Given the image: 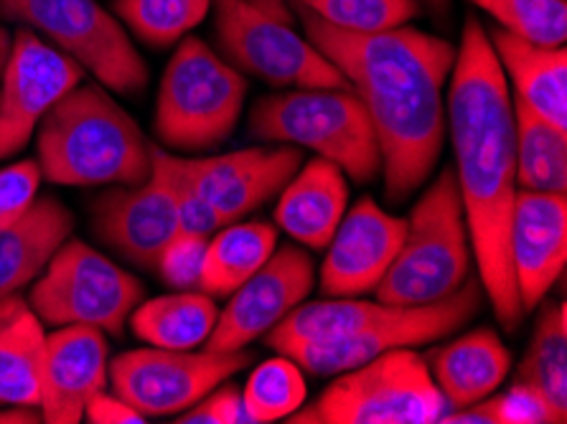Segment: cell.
Returning <instances> with one entry per match:
<instances>
[{"label":"cell","instance_id":"obj_1","mask_svg":"<svg viewBox=\"0 0 567 424\" xmlns=\"http://www.w3.org/2000/svg\"><path fill=\"white\" fill-rule=\"evenodd\" d=\"M449 86L451 143L463 216L484 296L504 331L522 325L524 310L509 255V221L517 198L512 90L488 31L476 15L463 23Z\"/></svg>","mask_w":567,"mask_h":424},{"label":"cell","instance_id":"obj_2","mask_svg":"<svg viewBox=\"0 0 567 424\" xmlns=\"http://www.w3.org/2000/svg\"><path fill=\"white\" fill-rule=\"evenodd\" d=\"M300 23L313 46L347 76L372 120L382 153L384 192L402 204L431 178L445 141L443 90L455 46L410 23L377 33L333 29L313 13Z\"/></svg>","mask_w":567,"mask_h":424},{"label":"cell","instance_id":"obj_3","mask_svg":"<svg viewBox=\"0 0 567 424\" xmlns=\"http://www.w3.org/2000/svg\"><path fill=\"white\" fill-rule=\"evenodd\" d=\"M41 176L56 186H137L153 143L100 84H76L37 127Z\"/></svg>","mask_w":567,"mask_h":424},{"label":"cell","instance_id":"obj_4","mask_svg":"<svg viewBox=\"0 0 567 424\" xmlns=\"http://www.w3.org/2000/svg\"><path fill=\"white\" fill-rule=\"evenodd\" d=\"M250 135L313 151L357 184H372L382 173L372 120L351 86H293L268 94L250 110Z\"/></svg>","mask_w":567,"mask_h":424},{"label":"cell","instance_id":"obj_5","mask_svg":"<svg viewBox=\"0 0 567 424\" xmlns=\"http://www.w3.org/2000/svg\"><path fill=\"white\" fill-rule=\"evenodd\" d=\"M466 216L453 168H443L412 206L400 252L377 285L374 296L384 306H427L453 296L471 277Z\"/></svg>","mask_w":567,"mask_h":424},{"label":"cell","instance_id":"obj_6","mask_svg":"<svg viewBox=\"0 0 567 424\" xmlns=\"http://www.w3.org/2000/svg\"><path fill=\"white\" fill-rule=\"evenodd\" d=\"M247 97V80L209 43L184 37L161 76L156 135L168 148L206 153L235 133Z\"/></svg>","mask_w":567,"mask_h":424},{"label":"cell","instance_id":"obj_7","mask_svg":"<svg viewBox=\"0 0 567 424\" xmlns=\"http://www.w3.org/2000/svg\"><path fill=\"white\" fill-rule=\"evenodd\" d=\"M449 412L427 369L412 349L382 353L341 371L333 382L288 417L290 424H427Z\"/></svg>","mask_w":567,"mask_h":424},{"label":"cell","instance_id":"obj_8","mask_svg":"<svg viewBox=\"0 0 567 424\" xmlns=\"http://www.w3.org/2000/svg\"><path fill=\"white\" fill-rule=\"evenodd\" d=\"M214 31L237 72L282 90L349 82L293 23L286 0H214Z\"/></svg>","mask_w":567,"mask_h":424},{"label":"cell","instance_id":"obj_9","mask_svg":"<svg viewBox=\"0 0 567 424\" xmlns=\"http://www.w3.org/2000/svg\"><path fill=\"white\" fill-rule=\"evenodd\" d=\"M143 296L137 277L69 237L33 282L29 306L47 325H94L120 335Z\"/></svg>","mask_w":567,"mask_h":424},{"label":"cell","instance_id":"obj_10","mask_svg":"<svg viewBox=\"0 0 567 424\" xmlns=\"http://www.w3.org/2000/svg\"><path fill=\"white\" fill-rule=\"evenodd\" d=\"M0 15L44 33L107 90L137 97L148 84V64L97 0H0Z\"/></svg>","mask_w":567,"mask_h":424},{"label":"cell","instance_id":"obj_11","mask_svg":"<svg viewBox=\"0 0 567 424\" xmlns=\"http://www.w3.org/2000/svg\"><path fill=\"white\" fill-rule=\"evenodd\" d=\"M484 298L486 296L478 275H471L453 296L427 302V306L398 308V313L367 328L362 333L351 335V339L333 343H293L278 353L293 359L303 369V374L331 379L341 371L362 366V363L382 356V353L415 349V345L433 343L461 331L478 313Z\"/></svg>","mask_w":567,"mask_h":424},{"label":"cell","instance_id":"obj_12","mask_svg":"<svg viewBox=\"0 0 567 424\" xmlns=\"http://www.w3.org/2000/svg\"><path fill=\"white\" fill-rule=\"evenodd\" d=\"M250 353H194L168 349H137L110 363L115 394L143 417H168L194 406L214 386L250 366Z\"/></svg>","mask_w":567,"mask_h":424},{"label":"cell","instance_id":"obj_13","mask_svg":"<svg viewBox=\"0 0 567 424\" xmlns=\"http://www.w3.org/2000/svg\"><path fill=\"white\" fill-rule=\"evenodd\" d=\"M84 69L23 25L11 41L0 80V161L29 145L47 112L82 82Z\"/></svg>","mask_w":567,"mask_h":424},{"label":"cell","instance_id":"obj_14","mask_svg":"<svg viewBox=\"0 0 567 424\" xmlns=\"http://www.w3.org/2000/svg\"><path fill=\"white\" fill-rule=\"evenodd\" d=\"M316 282L311 255L296 245L275 247L260 270L231 292L227 308L217 318V325L206 351L227 353L245 351L252 341L268 335L275 325L308 300Z\"/></svg>","mask_w":567,"mask_h":424},{"label":"cell","instance_id":"obj_15","mask_svg":"<svg viewBox=\"0 0 567 424\" xmlns=\"http://www.w3.org/2000/svg\"><path fill=\"white\" fill-rule=\"evenodd\" d=\"M408 219L384 211L374 198L347 209L321 265L323 298H362L374 292L405 239Z\"/></svg>","mask_w":567,"mask_h":424},{"label":"cell","instance_id":"obj_16","mask_svg":"<svg viewBox=\"0 0 567 424\" xmlns=\"http://www.w3.org/2000/svg\"><path fill=\"white\" fill-rule=\"evenodd\" d=\"M196 188L217 211L221 227L260 209L282 192L303 163L298 145H257L206 158H184Z\"/></svg>","mask_w":567,"mask_h":424},{"label":"cell","instance_id":"obj_17","mask_svg":"<svg viewBox=\"0 0 567 424\" xmlns=\"http://www.w3.org/2000/svg\"><path fill=\"white\" fill-rule=\"evenodd\" d=\"M509 255L524 313L537 310L567 262L565 194L517 192L509 221Z\"/></svg>","mask_w":567,"mask_h":424},{"label":"cell","instance_id":"obj_18","mask_svg":"<svg viewBox=\"0 0 567 424\" xmlns=\"http://www.w3.org/2000/svg\"><path fill=\"white\" fill-rule=\"evenodd\" d=\"M97 237L143 270H156L168 241L182 234L174 201L156 176L137 186H113L92 204Z\"/></svg>","mask_w":567,"mask_h":424},{"label":"cell","instance_id":"obj_19","mask_svg":"<svg viewBox=\"0 0 567 424\" xmlns=\"http://www.w3.org/2000/svg\"><path fill=\"white\" fill-rule=\"evenodd\" d=\"M110 382V343L94 325H59L47 335L44 389L39 410L47 424H76L84 406Z\"/></svg>","mask_w":567,"mask_h":424},{"label":"cell","instance_id":"obj_20","mask_svg":"<svg viewBox=\"0 0 567 424\" xmlns=\"http://www.w3.org/2000/svg\"><path fill=\"white\" fill-rule=\"evenodd\" d=\"M349 209V180L337 163L313 158L300 163L293 178L282 186L275 206V221L308 249H326Z\"/></svg>","mask_w":567,"mask_h":424},{"label":"cell","instance_id":"obj_21","mask_svg":"<svg viewBox=\"0 0 567 424\" xmlns=\"http://www.w3.org/2000/svg\"><path fill=\"white\" fill-rule=\"evenodd\" d=\"M425 361L449 412L486 400L512 371V351L492 328L463 333L435 349Z\"/></svg>","mask_w":567,"mask_h":424},{"label":"cell","instance_id":"obj_22","mask_svg":"<svg viewBox=\"0 0 567 424\" xmlns=\"http://www.w3.org/2000/svg\"><path fill=\"white\" fill-rule=\"evenodd\" d=\"M514 100L549 123L567 130V51L563 46L524 41L496 25L488 33Z\"/></svg>","mask_w":567,"mask_h":424},{"label":"cell","instance_id":"obj_23","mask_svg":"<svg viewBox=\"0 0 567 424\" xmlns=\"http://www.w3.org/2000/svg\"><path fill=\"white\" fill-rule=\"evenodd\" d=\"M72 231V211L51 196L37 198L21 219L0 229V298L37 280Z\"/></svg>","mask_w":567,"mask_h":424},{"label":"cell","instance_id":"obj_24","mask_svg":"<svg viewBox=\"0 0 567 424\" xmlns=\"http://www.w3.org/2000/svg\"><path fill=\"white\" fill-rule=\"evenodd\" d=\"M47 333L29 300L0 298V404L39 406Z\"/></svg>","mask_w":567,"mask_h":424},{"label":"cell","instance_id":"obj_25","mask_svg":"<svg viewBox=\"0 0 567 424\" xmlns=\"http://www.w3.org/2000/svg\"><path fill=\"white\" fill-rule=\"evenodd\" d=\"M219 310L212 296L202 290H176L171 296L141 300L131 313V328L137 339L168 351H194L206 343Z\"/></svg>","mask_w":567,"mask_h":424},{"label":"cell","instance_id":"obj_26","mask_svg":"<svg viewBox=\"0 0 567 424\" xmlns=\"http://www.w3.org/2000/svg\"><path fill=\"white\" fill-rule=\"evenodd\" d=\"M278 231L262 221H231L206 241L199 290L212 298H229L247 277L268 262Z\"/></svg>","mask_w":567,"mask_h":424},{"label":"cell","instance_id":"obj_27","mask_svg":"<svg viewBox=\"0 0 567 424\" xmlns=\"http://www.w3.org/2000/svg\"><path fill=\"white\" fill-rule=\"evenodd\" d=\"M517 188L539 194L567 192V130L512 97Z\"/></svg>","mask_w":567,"mask_h":424},{"label":"cell","instance_id":"obj_28","mask_svg":"<svg viewBox=\"0 0 567 424\" xmlns=\"http://www.w3.org/2000/svg\"><path fill=\"white\" fill-rule=\"evenodd\" d=\"M535 333L514 371V384L532 386L567 417V306L543 300Z\"/></svg>","mask_w":567,"mask_h":424},{"label":"cell","instance_id":"obj_29","mask_svg":"<svg viewBox=\"0 0 567 424\" xmlns=\"http://www.w3.org/2000/svg\"><path fill=\"white\" fill-rule=\"evenodd\" d=\"M243 402L250 424H270L293 417L308 402L303 369L282 353L278 359L262 361L247 379Z\"/></svg>","mask_w":567,"mask_h":424},{"label":"cell","instance_id":"obj_30","mask_svg":"<svg viewBox=\"0 0 567 424\" xmlns=\"http://www.w3.org/2000/svg\"><path fill=\"white\" fill-rule=\"evenodd\" d=\"M212 0H115V13L137 39L153 49H168L196 29Z\"/></svg>","mask_w":567,"mask_h":424},{"label":"cell","instance_id":"obj_31","mask_svg":"<svg viewBox=\"0 0 567 424\" xmlns=\"http://www.w3.org/2000/svg\"><path fill=\"white\" fill-rule=\"evenodd\" d=\"M333 29L351 33H377L398 29L423 11L420 0H293Z\"/></svg>","mask_w":567,"mask_h":424},{"label":"cell","instance_id":"obj_32","mask_svg":"<svg viewBox=\"0 0 567 424\" xmlns=\"http://www.w3.org/2000/svg\"><path fill=\"white\" fill-rule=\"evenodd\" d=\"M492 15L499 29L524 41L563 46L567 39L565 0H468Z\"/></svg>","mask_w":567,"mask_h":424},{"label":"cell","instance_id":"obj_33","mask_svg":"<svg viewBox=\"0 0 567 424\" xmlns=\"http://www.w3.org/2000/svg\"><path fill=\"white\" fill-rule=\"evenodd\" d=\"M441 422L451 424H565L567 417L555 410L543 394L532 386L514 384L502 394H488L486 400L466 410L445 412Z\"/></svg>","mask_w":567,"mask_h":424},{"label":"cell","instance_id":"obj_34","mask_svg":"<svg viewBox=\"0 0 567 424\" xmlns=\"http://www.w3.org/2000/svg\"><path fill=\"white\" fill-rule=\"evenodd\" d=\"M151 176H156L163 184V188L168 192L178 216V229L184 234L212 237L214 231L221 229L217 211L212 209L209 201H206L199 188H196L184 158H178V155H168L166 151H161L153 145Z\"/></svg>","mask_w":567,"mask_h":424},{"label":"cell","instance_id":"obj_35","mask_svg":"<svg viewBox=\"0 0 567 424\" xmlns=\"http://www.w3.org/2000/svg\"><path fill=\"white\" fill-rule=\"evenodd\" d=\"M206 241L209 237L199 234H176L158 257L156 270L161 280L174 290H199L202 270L206 257Z\"/></svg>","mask_w":567,"mask_h":424},{"label":"cell","instance_id":"obj_36","mask_svg":"<svg viewBox=\"0 0 567 424\" xmlns=\"http://www.w3.org/2000/svg\"><path fill=\"white\" fill-rule=\"evenodd\" d=\"M44 176L37 161H19L0 168V229L31 209Z\"/></svg>","mask_w":567,"mask_h":424},{"label":"cell","instance_id":"obj_37","mask_svg":"<svg viewBox=\"0 0 567 424\" xmlns=\"http://www.w3.org/2000/svg\"><path fill=\"white\" fill-rule=\"evenodd\" d=\"M176 422H182V424H243V422H250L245 412L243 389L221 382L219 386H214L212 392L204 396V400H199L194 406H188L186 412H182V420H176Z\"/></svg>","mask_w":567,"mask_h":424},{"label":"cell","instance_id":"obj_38","mask_svg":"<svg viewBox=\"0 0 567 424\" xmlns=\"http://www.w3.org/2000/svg\"><path fill=\"white\" fill-rule=\"evenodd\" d=\"M84 420L92 424H143L148 417H143L135 406L120 400L117 394H105V389L97 392L84 406Z\"/></svg>","mask_w":567,"mask_h":424},{"label":"cell","instance_id":"obj_39","mask_svg":"<svg viewBox=\"0 0 567 424\" xmlns=\"http://www.w3.org/2000/svg\"><path fill=\"white\" fill-rule=\"evenodd\" d=\"M13 410L0 412V424H37L44 422V414H41L39 406H23V404H11Z\"/></svg>","mask_w":567,"mask_h":424},{"label":"cell","instance_id":"obj_40","mask_svg":"<svg viewBox=\"0 0 567 424\" xmlns=\"http://www.w3.org/2000/svg\"><path fill=\"white\" fill-rule=\"evenodd\" d=\"M11 33H8L3 25H0V74H3L6 62H8V54H11Z\"/></svg>","mask_w":567,"mask_h":424},{"label":"cell","instance_id":"obj_41","mask_svg":"<svg viewBox=\"0 0 567 424\" xmlns=\"http://www.w3.org/2000/svg\"><path fill=\"white\" fill-rule=\"evenodd\" d=\"M420 3H425V6H431V11H435L437 15H443L445 11H449V6H451V0H420Z\"/></svg>","mask_w":567,"mask_h":424}]
</instances>
